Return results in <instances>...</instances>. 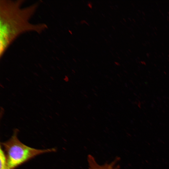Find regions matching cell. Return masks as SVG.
Listing matches in <instances>:
<instances>
[{"instance_id":"6da1fadb","label":"cell","mask_w":169,"mask_h":169,"mask_svg":"<svg viewBox=\"0 0 169 169\" xmlns=\"http://www.w3.org/2000/svg\"><path fill=\"white\" fill-rule=\"evenodd\" d=\"M23 0H0V56L1 58L13 42L29 31L40 33L47 28L44 23L33 24L29 20L38 4L21 8Z\"/></svg>"},{"instance_id":"7a4b0ae2","label":"cell","mask_w":169,"mask_h":169,"mask_svg":"<svg viewBox=\"0 0 169 169\" xmlns=\"http://www.w3.org/2000/svg\"><path fill=\"white\" fill-rule=\"evenodd\" d=\"M18 131L15 130L8 140L1 143L9 167L14 169L38 155L56 151L54 148L39 149L26 146L18 139Z\"/></svg>"},{"instance_id":"3957f363","label":"cell","mask_w":169,"mask_h":169,"mask_svg":"<svg viewBox=\"0 0 169 169\" xmlns=\"http://www.w3.org/2000/svg\"><path fill=\"white\" fill-rule=\"evenodd\" d=\"M87 160L89 169H118L119 168L118 166H115L118 160V158L110 163H105L103 165L97 163L94 157L91 155L88 156Z\"/></svg>"},{"instance_id":"277c9868","label":"cell","mask_w":169,"mask_h":169,"mask_svg":"<svg viewBox=\"0 0 169 169\" xmlns=\"http://www.w3.org/2000/svg\"><path fill=\"white\" fill-rule=\"evenodd\" d=\"M0 169H14L9 167L8 165L4 151L0 146Z\"/></svg>"},{"instance_id":"5b68a950","label":"cell","mask_w":169,"mask_h":169,"mask_svg":"<svg viewBox=\"0 0 169 169\" xmlns=\"http://www.w3.org/2000/svg\"><path fill=\"white\" fill-rule=\"evenodd\" d=\"M88 6L90 8H92V3L91 2H90L88 4Z\"/></svg>"},{"instance_id":"8992f818","label":"cell","mask_w":169,"mask_h":169,"mask_svg":"<svg viewBox=\"0 0 169 169\" xmlns=\"http://www.w3.org/2000/svg\"><path fill=\"white\" fill-rule=\"evenodd\" d=\"M115 64H116L117 65H119V63L117 62H115Z\"/></svg>"}]
</instances>
